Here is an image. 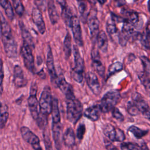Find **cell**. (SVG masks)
I'll return each mask as SVG.
<instances>
[{
	"instance_id": "cell-25",
	"label": "cell",
	"mask_w": 150,
	"mask_h": 150,
	"mask_svg": "<svg viewBox=\"0 0 150 150\" xmlns=\"http://www.w3.org/2000/svg\"><path fill=\"white\" fill-rule=\"evenodd\" d=\"M54 86L59 88L64 95L70 89L73 88L72 86L68 82H67L64 76L62 74L58 75V77Z\"/></svg>"
},
{
	"instance_id": "cell-38",
	"label": "cell",
	"mask_w": 150,
	"mask_h": 150,
	"mask_svg": "<svg viewBox=\"0 0 150 150\" xmlns=\"http://www.w3.org/2000/svg\"><path fill=\"white\" fill-rule=\"evenodd\" d=\"M34 4L36 8H38L41 12H45L47 8L46 0H33Z\"/></svg>"
},
{
	"instance_id": "cell-3",
	"label": "cell",
	"mask_w": 150,
	"mask_h": 150,
	"mask_svg": "<svg viewBox=\"0 0 150 150\" xmlns=\"http://www.w3.org/2000/svg\"><path fill=\"white\" fill-rule=\"evenodd\" d=\"M83 112V105L75 96L66 98L67 118L75 124L81 118Z\"/></svg>"
},
{
	"instance_id": "cell-41",
	"label": "cell",
	"mask_w": 150,
	"mask_h": 150,
	"mask_svg": "<svg viewBox=\"0 0 150 150\" xmlns=\"http://www.w3.org/2000/svg\"><path fill=\"white\" fill-rule=\"evenodd\" d=\"M111 112H112V115L115 119H116L117 120H118L120 122H122L124 121V117L117 108L114 107L111 110Z\"/></svg>"
},
{
	"instance_id": "cell-34",
	"label": "cell",
	"mask_w": 150,
	"mask_h": 150,
	"mask_svg": "<svg viewBox=\"0 0 150 150\" xmlns=\"http://www.w3.org/2000/svg\"><path fill=\"white\" fill-rule=\"evenodd\" d=\"M127 13L128 18L126 19L127 20V21L131 24H132L133 26L137 25L139 21V15L138 13L135 11H128Z\"/></svg>"
},
{
	"instance_id": "cell-10",
	"label": "cell",
	"mask_w": 150,
	"mask_h": 150,
	"mask_svg": "<svg viewBox=\"0 0 150 150\" xmlns=\"http://www.w3.org/2000/svg\"><path fill=\"white\" fill-rule=\"evenodd\" d=\"M71 28L73 35L74 40L77 46H82L83 45L81 28L79 18L76 15H73L71 18L69 26Z\"/></svg>"
},
{
	"instance_id": "cell-50",
	"label": "cell",
	"mask_w": 150,
	"mask_h": 150,
	"mask_svg": "<svg viewBox=\"0 0 150 150\" xmlns=\"http://www.w3.org/2000/svg\"><path fill=\"white\" fill-rule=\"evenodd\" d=\"M148 11L150 12V0H148Z\"/></svg>"
},
{
	"instance_id": "cell-46",
	"label": "cell",
	"mask_w": 150,
	"mask_h": 150,
	"mask_svg": "<svg viewBox=\"0 0 150 150\" xmlns=\"http://www.w3.org/2000/svg\"><path fill=\"white\" fill-rule=\"evenodd\" d=\"M142 114L144 115V117L146 118L147 120H148L149 121H150V111L149 110H147L144 112L142 113Z\"/></svg>"
},
{
	"instance_id": "cell-32",
	"label": "cell",
	"mask_w": 150,
	"mask_h": 150,
	"mask_svg": "<svg viewBox=\"0 0 150 150\" xmlns=\"http://www.w3.org/2000/svg\"><path fill=\"white\" fill-rule=\"evenodd\" d=\"M12 1L16 14L19 17L23 16L25 13V8L21 0H12Z\"/></svg>"
},
{
	"instance_id": "cell-28",
	"label": "cell",
	"mask_w": 150,
	"mask_h": 150,
	"mask_svg": "<svg viewBox=\"0 0 150 150\" xmlns=\"http://www.w3.org/2000/svg\"><path fill=\"white\" fill-rule=\"evenodd\" d=\"M9 117L8 107L6 104L2 105L0 107V128L5 127Z\"/></svg>"
},
{
	"instance_id": "cell-20",
	"label": "cell",
	"mask_w": 150,
	"mask_h": 150,
	"mask_svg": "<svg viewBox=\"0 0 150 150\" xmlns=\"http://www.w3.org/2000/svg\"><path fill=\"white\" fill-rule=\"evenodd\" d=\"M88 25L89 28V32L92 39L96 38L98 33L100 21L96 15H91L90 16L88 20Z\"/></svg>"
},
{
	"instance_id": "cell-17",
	"label": "cell",
	"mask_w": 150,
	"mask_h": 150,
	"mask_svg": "<svg viewBox=\"0 0 150 150\" xmlns=\"http://www.w3.org/2000/svg\"><path fill=\"white\" fill-rule=\"evenodd\" d=\"M56 2L60 6L62 18L65 24L69 26L73 15L70 8H69V6L67 4L66 0H56Z\"/></svg>"
},
{
	"instance_id": "cell-19",
	"label": "cell",
	"mask_w": 150,
	"mask_h": 150,
	"mask_svg": "<svg viewBox=\"0 0 150 150\" xmlns=\"http://www.w3.org/2000/svg\"><path fill=\"white\" fill-rule=\"evenodd\" d=\"M132 101L135 104L141 113L149 110L148 104L139 93L137 92L133 93Z\"/></svg>"
},
{
	"instance_id": "cell-15",
	"label": "cell",
	"mask_w": 150,
	"mask_h": 150,
	"mask_svg": "<svg viewBox=\"0 0 150 150\" xmlns=\"http://www.w3.org/2000/svg\"><path fill=\"white\" fill-rule=\"evenodd\" d=\"M13 81L16 88H22L26 86L28 81L25 76L22 67L19 65H15L13 67Z\"/></svg>"
},
{
	"instance_id": "cell-14",
	"label": "cell",
	"mask_w": 150,
	"mask_h": 150,
	"mask_svg": "<svg viewBox=\"0 0 150 150\" xmlns=\"http://www.w3.org/2000/svg\"><path fill=\"white\" fill-rule=\"evenodd\" d=\"M86 80L87 86L93 93L98 96L101 91V86L97 76L92 71H88L86 76Z\"/></svg>"
},
{
	"instance_id": "cell-9",
	"label": "cell",
	"mask_w": 150,
	"mask_h": 150,
	"mask_svg": "<svg viewBox=\"0 0 150 150\" xmlns=\"http://www.w3.org/2000/svg\"><path fill=\"white\" fill-rule=\"evenodd\" d=\"M22 138L29 144L35 150H42L39 137L28 127L23 126L20 129Z\"/></svg>"
},
{
	"instance_id": "cell-51",
	"label": "cell",
	"mask_w": 150,
	"mask_h": 150,
	"mask_svg": "<svg viewBox=\"0 0 150 150\" xmlns=\"http://www.w3.org/2000/svg\"><path fill=\"white\" fill-rule=\"evenodd\" d=\"M2 106V104H1V101H0V107Z\"/></svg>"
},
{
	"instance_id": "cell-11",
	"label": "cell",
	"mask_w": 150,
	"mask_h": 150,
	"mask_svg": "<svg viewBox=\"0 0 150 150\" xmlns=\"http://www.w3.org/2000/svg\"><path fill=\"white\" fill-rule=\"evenodd\" d=\"M46 66H47L49 74L50 76L51 82L54 86L56 84V80L57 79L58 75L57 74V73L54 67L53 55L52 50L50 45H48L47 46V56H46Z\"/></svg>"
},
{
	"instance_id": "cell-22",
	"label": "cell",
	"mask_w": 150,
	"mask_h": 150,
	"mask_svg": "<svg viewBox=\"0 0 150 150\" xmlns=\"http://www.w3.org/2000/svg\"><path fill=\"white\" fill-rule=\"evenodd\" d=\"M101 112L99 105H94L86 109L84 112V115L92 121H96L99 119Z\"/></svg>"
},
{
	"instance_id": "cell-5",
	"label": "cell",
	"mask_w": 150,
	"mask_h": 150,
	"mask_svg": "<svg viewBox=\"0 0 150 150\" xmlns=\"http://www.w3.org/2000/svg\"><path fill=\"white\" fill-rule=\"evenodd\" d=\"M74 55V66L71 69V75L73 79L79 83H81L83 80L84 73V60L80 55L77 45H74L73 48Z\"/></svg>"
},
{
	"instance_id": "cell-21",
	"label": "cell",
	"mask_w": 150,
	"mask_h": 150,
	"mask_svg": "<svg viewBox=\"0 0 150 150\" xmlns=\"http://www.w3.org/2000/svg\"><path fill=\"white\" fill-rule=\"evenodd\" d=\"M47 8L50 22L54 25L58 22L59 19V16L54 0H47Z\"/></svg>"
},
{
	"instance_id": "cell-29",
	"label": "cell",
	"mask_w": 150,
	"mask_h": 150,
	"mask_svg": "<svg viewBox=\"0 0 150 150\" xmlns=\"http://www.w3.org/2000/svg\"><path fill=\"white\" fill-rule=\"evenodd\" d=\"M128 131L132 133L137 139H141L145 137L148 132V130L142 129L135 125H131L128 128Z\"/></svg>"
},
{
	"instance_id": "cell-33",
	"label": "cell",
	"mask_w": 150,
	"mask_h": 150,
	"mask_svg": "<svg viewBox=\"0 0 150 150\" xmlns=\"http://www.w3.org/2000/svg\"><path fill=\"white\" fill-rule=\"evenodd\" d=\"M43 139H44V144L45 146L46 150H53L52 142L50 138V135L49 131L47 130V128L46 127L44 129H43Z\"/></svg>"
},
{
	"instance_id": "cell-43",
	"label": "cell",
	"mask_w": 150,
	"mask_h": 150,
	"mask_svg": "<svg viewBox=\"0 0 150 150\" xmlns=\"http://www.w3.org/2000/svg\"><path fill=\"white\" fill-rule=\"evenodd\" d=\"M104 145L105 147L107 150H118L117 147H115L110 141L107 139H104Z\"/></svg>"
},
{
	"instance_id": "cell-2",
	"label": "cell",
	"mask_w": 150,
	"mask_h": 150,
	"mask_svg": "<svg viewBox=\"0 0 150 150\" xmlns=\"http://www.w3.org/2000/svg\"><path fill=\"white\" fill-rule=\"evenodd\" d=\"M0 17L2 25L1 38L4 50L8 57L15 59L18 57V46L12 34V29L2 14Z\"/></svg>"
},
{
	"instance_id": "cell-44",
	"label": "cell",
	"mask_w": 150,
	"mask_h": 150,
	"mask_svg": "<svg viewBox=\"0 0 150 150\" xmlns=\"http://www.w3.org/2000/svg\"><path fill=\"white\" fill-rule=\"evenodd\" d=\"M125 0H114V4L117 6H121L125 4Z\"/></svg>"
},
{
	"instance_id": "cell-40",
	"label": "cell",
	"mask_w": 150,
	"mask_h": 150,
	"mask_svg": "<svg viewBox=\"0 0 150 150\" xmlns=\"http://www.w3.org/2000/svg\"><path fill=\"white\" fill-rule=\"evenodd\" d=\"M4 77V71L3 61H2V59L0 58V96H1L3 93Z\"/></svg>"
},
{
	"instance_id": "cell-45",
	"label": "cell",
	"mask_w": 150,
	"mask_h": 150,
	"mask_svg": "<svg viewBox=\"0 0 150 150\" xmlns=\"http://www.w3.org/2000/svg\"><path fill=\"white\" fill-rule=\"evenodd\" d=\"M146 31V38L148 41L150 42V21L149 22V23L147 25Z\"/></svg>"
},
{
	"instance_id": "cell-26",
	"label": "cell",
	"mask_w": 150,
	"mask_h": 150,
	"mask_svg": "<svg viewBox=\"0 0 150 150\" xmlns=\"http://www.w3.org/2000/svg\"><path fill=\"white\" fill-rule=\"evenodd\" d=\"M0 5L5 11L7 18L11 21H12L14 19L15 15L13 8L9 0H0Z\"/></svg>"
},
{
	"instance_id": "cell-8",
	"label": "cell",
	"mask_w": 150,
	"mask_h": 150,
	"mask_svg": "<svg viewBox=\"0 0 150 150\" xmlns=\"http://www.w3.org/2000/svg\"><path fill=\"white\" fill-rule=\"evenodd\" d=\"M103 133L109 140L112 142H122L125 139V135L124 131L110 124H107L104 125Z\"/></svg>"
},
{
	"instance_id": "cell-37",
	"label": "cell",
	"mask_w": 150,
	"mask_h": 150,
	"mask_svg": "<svg viewBox=\"0 0 150 150\" xmlns=\"http://www.w3.org/2000/svg\"><path fill=\"white\" fill-rule=\"evenodd\" d=\"M127 109L128 112L132 116H137L141 113L137 106L132 101L128 103Z\"/></svg>"
},
{
	"instance_id": "cell-39",
	"label": "cell",
	"mask_w": 150,
	"mask_h": 150,
	"mask_svg": "<svg viewBox=\"0 0 150 150\" xmlns=\"http://www.w3.org/2000/svg\"><path fill=\"white\" fill-rule=\"evenodd\" d=\"M86 132V127L84 124H80L79 125L77 128L76 137L79 140H81L83 138L84 134Z\"/></svg>"
},
{
	"instance_id": "cell-12",
	"label": "cell",
	"mask_w": 150,
	"mask_h": 150,
	"mask_svg": "<svg viewBox=\"0 0 150 150\" xmlns=\"http://www.w3.org/2000/svg\"><path fill=\"white\" fill-rule=\"evenodd\" d=\"M63 128L60 122H52V131L54 145L57 150H60L63 141Z\"/></svg>"
},
{
	"instance_id": "cell-18",
	"label": "cell",
	"mask_w": 150,
	"mask_h": 150,
	"mask_svg": "<svg viewBox=\"0 0 150 150\" xmlns=\"http://www.w3.org/2000/svg\"><path fill=\"white\" fill-rule=\"evenodd\" d=\"M19 26L21 32L23 43L28 45L33 49L35 48V43L33 42V38L30 32L25 26L24 23L22 21H21L19 22Z\"/></svg>"
},
{
	"instance_id": "cell-24",
	"label": "cell",
	"mask_w": 150,
	"mask_h": 150,
	"mask_svg": "<svg viewBox=\"0 0 150 150\" xmlns=\"http://www.w3.org/2000/svg\"><path fill=\"white\" fill-rule=\"evenodd\" d=\"M75 141L76 137L73 129L71 127L67 128L63 134V141L64 144L68 147H71L75 144Z\"/></svg>"
},
{
	"instance_id": "cell-6",
	"label": "cell",
	"mask_w": 150,
	"mask_h": 150,
	"mask_svg": "<svg viewBox=\"0 0 150 150\" xmlns=\"http://www.w3.org/2000/svg\"><path fill=\"white\" fill-rule=\"evenodd\" d=\"M37 84L36 82H32L30 87L29 96L28 99V103L30 114L33 120L36 121L39 117V103L37 98Z\"/></svg>"
},
{
	"instance_id": "cell-30",
	"label": "cell",
	"mask_w": 150,
	"mask_h": 150,
	"mask_svg": "<svg viewBox=\"0 0 150 150\" xmlns=\"http://www.w3.org/2000/svg\"><path fill=\"white\" fill-rule=\"evenodd\" d=\"M123 69V65L120 62H116L112 64H111L108 69V73H107V77L112 76L115 73L119 72Z\"/></svg>"
},
{
	"instance_id": "cell-4",
	"label": "cell",
	"mask_w": 150,
	"mask_h": 150,
	"mask_svg": "<svg viewBox=\"0 0 150 150\" xmlns=\"http://www.w3.org/2000/svg\"><path fill=\"white\" fill-rule=\"evenodd\" d=\"M121 98L120 92L118 90H111L107 92L102 97L99 104L103 112H108L111 111L120 101Z\"/></svg>"
},
{
	"instance_id": "cell-35",
	"label": "cell",
	"mask_w": 150,
	"mask_h": 150,
	"mask_svg": "<svg viewBox=\"0 0 150 150\" xmlns=\"http://www.w3.org/2000/svg\"><path fill=\"white\" fill-rule=\"evenodd\" d=\"M106 30L110 36H112L115 35L118 32V29L115 24V22L111 19L108 21L106 23Z\"/></svg>"
},
{
	"instance_id": "cell-36",
	"label": "cell",
	"mask_w": 150,
	"mask_h": 150,
	"mask_svg": "<svg viewBox=\"0 0 150 150\" xmlns=\"http://www.w3.org/2000/svg\"><path fill=\"white\" fill-rule=\"evenodd\" d=\"M122 150H143L142 147L132 142H123L121 144Z\"/></svg>"
},
{
	"instance_id": "cell-27",
	"label": "cell",
	"mask_w": 150,
	"mask_h": 150,
	"mask_svg": "<svg viewBox=\"0 0 150 150\" xmlns=\"http://www.w3.org/2000/svg\"><path fill=\"white\" fill-rule=\"evenodd\" d=\"M63 50L66 60L69 59L71 54V38L69 32H67L63 42Z\"/></svg>"
},
{
	"instance_id": "cell-31",
	"label": "cell",
	"mask_w": 150,
	"mask_h": 150,
	"mask_svg": "<svg viewBox=\"0 0 150 150\" xmlns=\"http://www.w3.org/2000/svg\"><path fill=\"white\" fill-rule=\"evenodd\" d=\"M138 78L147 92L150 94V79L147 73L143 72L138 75Z\"/></svg>"
},
{
	"instance_id": "cell-42",
	"label": "cell",
	"mask_w": 150,
	"mask_h": 150,
	"mask_svg": "<svg viewBox=\"0 0 150 150\" xmlns=\"http://www.w3.org/2000/svg\"><path fill=\"white\" fill-rule=\"evenodd\" d=\"M141 60L142 61L144 69L146 70V71L148 72L149 70H150V60L145 56H142L141 57Z\"/></svg>"
},
{
	"instance_id": "cell-7",
	"label": "cell",
	"mask_w": 150,
	"mask_h": 150,
	"mask_svg": "<svg viewBox=\"0 0 150 150\" xmlns=\"http://www.w3.org/2000/svg\"><path fill=\"white\" fill-rule=\"evenodd\" d=\"M32 50L33 49L30 46L23 43L21 49V54L26 69L30 73H35V67Z\"/></svg>"
},
{
	"instance_id": "cell-16",
	"label": "cell",
	"mask_w": 150,
	"mask_h": 150,
	"mask_svg": "<svg viewBox=\"0 0 150 150\" xmlns=\"http://www.w3.org/2000/svg\"><path fill=\"white\" fill-rule=\"evenodd\" d=\"M32 19L40 34L43 35L46 32V25L42 12L36 7L32 11Z\"/></svg>"
},
{
	"instance_id": "cell-23",
	"label": "cell",
	"mask_w": 150,
	"mask_h": 150,
	"mask_svg": "<svg viewBox=\"0 0 150 150\" xmlns=\"http://www.w3.org/2000/svg\"><path fill=\"white\" fill-rule=\"evenodd\" d=\"M97 44L98 49L103 53H105L108 51V38L104 31L101 30L98 32L96 37Z\"/></svg>"
},
{
	"instance_id": "cell-13",
	"label": "cell",
	"mask_w": 150,
	"mask_h": 150,
	"mask_svg": "<svg viewBox=\"0 0 150 150\" xmlns=\"http://www.w3.org/2000/svg\"><path fill=\"white\" fill-rule=\"evenodd\" d=\"M92 60V66L95 71L102 77L105 76V66L103 64L99 52L97 49H93L91 53Z\"/></svg>"
},
{
	"instance_id": "cell-47",
	"label": "cell",
	"mask_w": 150,
	"mask_h": 150,
	"mask_svg": "<svg viewBox=\"0 0 150 150\" xmlns=\"http://www.w3.org/2000/svg\"><path fill=\"white\" fill-rule=\"evenodd\" d=\"M100 4L101 5H103L106 2H107V0H97Z\"/></svg>"
},
{
	"instance_id": "cell-48",
	"label": "cell",
	"mask_w": 150,
	"mask_h": 150,
	"mask_svg": "<svg viewBox=\"0 0 150 150\" xmlns=\"http://www.w3.org/2000/svg\"><path fill=\"white\" fill-rule=\"evenodd\" d=\"M1 34H2V25H1V17H0V38H1Z\"/></svg>"
},
{
	"instance_id": "cell-49",
	"label": "cell",
	"mask_w": 150,
	"mask_h": 150,
	"mask_svg": "<svg viewBox=\"0 0 150 150\" xmlns=\"http://www.w3.org/2000/svg\"><path fill=\"white\" fill-rule=\"evenodd\" d=\"M90 4H92L93 5L96 4V1L95 0H87Z\"/></svg>"
},
{
	"instance_id": "cell-1",
	"label": "cell",
	"mask_w": 150,
	"mask_h": 150,
	"mask_svg": "<svg viewBox=\"0 0 150 150\" xmlns=\"http://www.w3.org/2000/svg\"><path fill=\"white\" fill-rule=\"evenodd\" d=\"M52 100L53 97L50 87L49 86H46L40 97L39 101V117L36 121L39 127L42 129L47 127L48 117L52 112Z\"/></svg>"
}]
</instances>
